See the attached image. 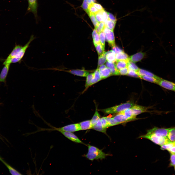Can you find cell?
Masks as SVG:
<instances>
[{
	"label": "cell",
	"mask_w": 175,
	"mask_h": 175,
	"mask_svg": "<svg viewBox=\"0 0 175 175\" xmlns=\"http://www.w3.org/2000/svg\"><path fill=\"white\" fill-rule=\"evenodd\" d=\"M94 74V77L91 81V86L102 79L99 71L97 68L95 71Z\"/></svg>",
	"instance_id": "23"
},
{
	"label": "cell",
	"mask_w": 175,
	"mask_h": 175,
	"mask_svg": "<svg viewBox=\"0 0 175 175\" xmlns=\"http://www.w3.org/2000/svg\"><path fill=\"white\" fill-rule=\"evenodd\" d=\"M108 16V19L113 21L115 22H117V19L116 17L112 14L107 12Z\"/></svg>",
	"instance_id": "50"
},
{
	"label": "cell",
	"mask_w": 175,
	"mask_h": 175,
	"mask_svg": "<svg viewBox=\"0 0 175 175\" xmlns=\"http://www.w3.org/2000/svg\"><path fill=\"white\" fill-rule=\"evenodd\" d=\"M88 152L85 155V157L91 160L96 159H102L109 155L105 154L101 149L94 146L88 145Z\"/></svg>",
	"instance_id": "2"
},
{
	"label": "cell",
	"mask_w": 175,
	"mask_h": 175,
	"mask_svg": "<svg viewBox=\"0 0 175 175\" xmlns=\"http://www.w3.org/2000/svg\"><path fill=\"white\" fill-rule=\"evenodd\" d=\"M73 74L81 77H86L89 74L88 71L82 70H64Z\"/></svg>",
	"instance_id": "15"
},
{
	"label": "cell",
	"mask_w": 175,
	"mask_h": 175,
	"mask_svg": "<svg viewBox=\"0 0 175 175\" xmlns=\"http://www.w3.org/2000/svg\"><path fill=\"white\" fill-rule=\"evenodd\" d=\"M170 163L171 166H175V153H170Z\"/></svg>",
	"instance_id": "48"
},
{
	"label": "cell",
	"mask_w": 175,
	"mask_h": 175,
	"mask_svg": "<svg viewBox=\"0 0 175 175\" xmlns=\"http://www.w3.org/2000/svg\"><path fill=\"white\" fill-rule=\"evenodd\" d=\"M119 75H127L128 72V68L126 67L122 69L119 71Z\"/></svg>",
	"instance_id": "46"
},
{
	"label": "cell",
	"mask_w": 175,
	"mask_h": 175,
	"mask_svg": "<svg viewBox=\"0 0 175 175\" xmlns=\"http://www.w3.org/2000/svg\"><path fill=\"white\" fill-rule=\"evenodd\" d=\"M1 159L0 158V160H1Z\"/></svg>",
	"instance_id": "56"
},
{
	"label": "cell",
	"mask_w": 175,
	"mask_h": 175,
	"mask_svg": "<svg viewBox=\"0 0 175 175\" xmlns=\"http://www.w3.org/2000/svg\"><path fill=\"white\" fill-rule=\"evenodd\" d=\"M99 10L95 14V17L97 21L98 22H103L102 10Z\"/></svg>",
	"instance_id": "41"
},
{
	"label": "cell",
	"mask_w": 175,
	"mask_h": 175,
	"mask_svg": "<svg viewBox=\"0 0 175 175\" xmlns=\"http://www.w3.org/2000/svg\"><path fill=\"white\" fill-rule=\"evenodd\" d=\"M106 67V66L105 65H102L98 67L97 68L99 70H102Z\"/></svg>",
	"instance_id": "53"
},
{
	"label": "cell",
	"mask_w": 175,
	"mask_h": 175,
	"mask_svg": "<svg viewBox=\"0 0 175 175\" xmlns=\"http://www.w3.org/2000/svg\"><path fill=\"white\" fill-rule=\"evenodd\" d=\"M90 4L92 3L91 0H86Z\"/></svg>",
	"instance_id": "54"
},
{
	"label": "cell",
	"mask_w": 175,
	"mask_h": 175,
	"mask_svg": "<svg viewBox=\"0 0 175 175\" xmlns=\"http://www.w3.org/2000/svg\"><path fill=\"white\" fill-rule=\"evenodd\" d=\"M103 32L104 33L105 39L109 45L112 47L115 46L113 31L110 30L105 26Z\"/></svg>",
	"instance_id": "5"
},
{
	"label": "cell",
	"mask_w": 175,
	"mask_h": 175,
	"mask_svg": "<svg viewBox=\"0 0 175 175\" xmlns=\"http://www.w3.org/2000/svg\"><path fill=\"white\" fill-rule=\"evenodd\" d=\"M94 75V73H92L89 74L87 76L85 85V87L86 88H88L91 86V81Z\"/></svg>",
	"instance_id": "33"
},
{
	"label": "cell",
	"mask_w": 175,
	"mask_h": 175,
	"mask_svg": "<svg viewBox=\"0 0 175 175\" xmlns=\"http://www.w3.org/2000/svg\"><path fill=\"white\" fill-rule=\"evenodd\" d=\"M92 3H95L96 2V0H91Z\"/></svg>",
	"instance_id": "55"
},
{
	"label": "cell",
	"mask_w": 175,
	"mask_h": 175,
	"mask_svg": "<svg viewBox=\"0 0 175 175\" xmlns=\"http://www.w3.org/2000/svg\"><path fill=\"white\" fill-rule=\"evenodd\" d=\"M100 41L101 43L104 48H105V35L103 31L99 34Z\"/></svg>",
	"instance_id": "39"
},
{
	"label": "cell",
	"mask_w": 175,
	"mask_h": 175,
	"mask_svg": "<svg viewBox=\"0 0 175 175\" xmlns=\"http://www.w3.org/2000/svg\"><path fill=\"white\" fill-rule=\"evenodd\" d=\"M81 130H85L92 129L91 120L85 121L79 123Z\"/></svg>",
	"instance_id": "20"
},
{
	"label": "cell",
	"mask_w": 175,
	"mask_h": 175,
	"mask_svg": "<svg viewBox=\"0 0 175 175\" xmlns=\"http://www.w3.org/2000/svg\"><path fill=\"white\" fill-rule=\"evenodd\" d=\"M105 27V23L103 22H101L99 23L98 25L96 28V29L97 32L98 34L100 32H103Z\"/></svg>",
	"instance_id": "34"
},
{
	"label": "cell",
	"mask_w": 175,
	"mask_h": 175,
	"mask_svg": "<svg viewBox=\"0 0 175 175\" xmlns=\"http://www.w3.org/2000/svg\"><path fill=\"white\" fill-rule=\"evenodd\" d=\"M1 160L3 163L9 169L10 173L12 175H21L22 174L16 170L8 164L2 159Z\"/></svg>",
	"instance_id": "29"
},
{
	"label": "cell",
	"mask_w": 175,
	"mask_h": 175,
	"mask_svg": "<svg viewBox=\"0 0 175 175\" xmlns=\"http://www.w3.org/2000/svg\"><path fill=\"white\" fill-rule=\"evenodd\" d=\"M90 4L86 0H83V3L81 7L88 15L89 14V7Z\"/></svg>",
	"instance_id": "36"
},
{
	"label": "cell",
	"mask_w": 175,
	"mask_h": 175,
	"mask_svg": "<svg viewBox=\"0 0 175 175\" xmlns=\"http://www.w3.org/2000/svg\"><path fill=\"white\" fill-rule=\"evenodd\" d=\"M170 128H159L155 127L148 130L147 132L153 133L160 137H167L168 131Z\"/></svg>",
	"instance_id": "8"
},
{
	"label": "cell",
	"mask_w": 175,
	"mask_h": 175,
	"mask_svg": "<svg viewBox=\"0 0 175 175\" xmlns=\"http://www.w3.org/2000/svg\"><path fill=\"white\" fill-rule=\"evenodd\" d=\"M133 115L136 116L138 114L146 112L147 108L138 105H134L131 108Z\"/></svg>",
	"instance_id": "12"
},
{
	"label": "cell",
	"mask_w": 175,
	"mask_h": 175,
	"mask_svg": "<svg viewBox=\"0 0 175 175\" xmlns=\"http://www.w3.org/2000/svg\"><path fill=\"white\" fill-rule=\"evenodd\" d=\"M146 54L141 52H138L129 57L130 60L134 63L141 61L145 57Z\"/></svg>",
	"instance_id": "13"
},
{
	"label": "cell",
	"mask_w": 175,
	"mask_h": 175,
	"mask_svg": "<svg viewBox=\"0 0 175 175\" xmlns=\"http://www.w3.org/2000/svg\"><path fill=\"white\" fill-rule=\"evenodd\" d=\"M102 14L103 18V22H105L108 20V16L107 12L105 10H102Z\"/></svg>",
	"instance_id": "47"
},
{
	"label": "cell",
	"mask_w": 175,
	"mask_h": 175,
	"mask_svg": "<svg viewBox=\"0 0 175 175\" xmlns=\"http://www.w3.org/2000/svg\"><path fill=\"white\" fill-rule=\"evenodd\" d=\"M100 119V115L96 108L95 113L91 120L92 127L98 122Z\"/></svg>",
	"instance_id": "28"
},
{
	"label": "cell",
	"mask_w": 175,
	"mask_h": 175,
	"mask_svg": "<svg viewBox=\"0 0 175 175\" xmlns=\"http://www.w3.org/2000/svg\"><path fill=\"white\" fill-rule=\"evenodd\" d=\"M54 130L58 131L59 130H61L70 132L81 130L79 123L70 124L59 128H54Z\"/></svg>",
	"instance_id": "6"
},
{
	"label": "cell",
	"mask_w": 175,
	"mask_h": 175,
	"mask_svg": "<svg viewBox=\"0 0 175 175\" xmlns=\"http://www.w3.org/2000/svg\"><path fill=\"white\" fill-rule=\"evenodd\" d=\"M92 129L96 131L106 134V129L104 128L103 127L100 120L93 126Z\"/></svg>",
	"instance_id": "26"
},
{
	"label": "cell",
	"mask_w": 175,
	"mask_h": 175,
	"mask_svg": "<svg viewBox=\"0 0 175 175\" xmlns=\"http://www.w3.org/2000/svg\"><path fill=\"white\" fill-rule=\"evenodd\" d=\"M158 84L166 89L175 91V83L173 82L161 78Z\"/></svg>",
	"instance_id": "9"
},
{
	"label": "cell",
	"mask_w": 175,
	"mask_h": 175,
	"mask_svg": "<svg viewBox=\"0 0 175 175\" xmlns=\"http://www.w3.org/2000/svg\"><path fill=\"white\" fill-rule=\"evenodd\" d=\"M105 65L107 67L111 70L112 75H119V71L116 68L114 62L107 61L106 62Z\"/></svg>",
	"instance_id": "18"
},
{
	"label": "cell",
	"mask_w": 175,
	"mask_h": 175,
	"mask_svg": "<svg viewBox=\"0 0 175 175\" xmlns=\"http://www.w3.org/2000/svg\"><path fill=\"white\" fill-rule=\"evenodd\" d=\"M100 121L101 122L103 127L104 128H107L110 127V126L106 120L105 117H104L100 118Z\"/></svg>",
	"instance_id": "42"
},
{
	"label": "cell",
	"mask_w": 175,
	"mask_h": 175,
	"mask_svg": "<svg viewBox=\"0 0 175 175\" xmlns=\"http://www.w3.org/2000/svg\"><path fill=\"white\" fill-rule=\"evenodd\" d=\"M127 75L135 78H140L139 76L136 71L129 69H128V72Z\"/></svg>",
	"instance_id": "44"
},
{
	"label": "cell",
	"mask_w": 175,
	"mask_h": 175,
	"mask_svg": "<svg viewBox=\"0 0 175 175\" xmlns=\"http://www.w3.org/2000/svg\"><path fill=\"white\" fill-rule=\"evenodd\" d=\"M131 121L137 119L136 116L133 114L131 108H129L121 112Z\"/></svg>",
	"instance_id": "21"
},
{
	"label": "cell",
	"mask_w": 175,
	"mask_h": 175,
	"mask_svg": "<svg viewBox=\"0 0 175 175\" xmlns=\"http://www.w3.org/2000/svg\"><path fill=\"white\" fill-rule=\"evenodd\" d=\"M116 61L124 60L129 61V57L123 51L115 54Z\"/></svg>",
	"instance_id": "25"
},
{
	"label": "cell",
	"mask_w": 175,
	"mask_h": 175,
	"mask_svg": "<svg viewBox=\"0 0 175 175\" xmlns=\"http://www.w3.org/2000/svg\"><path fill=\"white\" fill-rule=\"evenodd\" d=\"M116 23L109 19L104 22L105 26L112 31H114Z\"/></svg>",
	"instance_id": "30"
},
{
	"label": "cell",
	"mask_w": 175,
	"mask_h": 175,
	"mask_svg": "<svg viewBox=\"0 0 175 175\" xmlns=\"http://www.w3.org/2000/svg\"><path fill=\"white\" fill-rule=\"evenodd\" d=\"M27 0L28 3L27 11L28 12H31L33 13L37 21L38 18L37 14L38 0Z\"/></svg>",
	"instance_id": "7"
},
{
	"label": "cell",
	"mask_w": 175,
	"mask_h": 175,
	"mask_svg": "<svg viewBox=\"0 0 175 175\" xmlns=\"http://www.w3.org/2000/svg\"><path fill=\"white\" fill-rule=\"evenodd\" d=\"M105 55L106 59L108 61L113 62L116 61L115 54L112 50L105 52Z\"/></svg>",
	"instance_id": "19"
},
{
	"label": "cell",
	"mask_w": 175,
	"mask_h": 175,
	"mask_svg": "<svg viewBox=\"0 0 175 175\" xmlns=\"http://www.w3.org/2000/svg\"><path fill=\"white\" fill-rule=\"evenodd\" d=\"M105 52L103 54L99 56L98 62V67L103 65L106 61Z\"/></svg>",
	"instance_id": "31"
},
{
	"label": "cell",
	"mask_w": 175,
	"mask_h": 175,
	"mask_svg": "<svg viewBox=\"0 0 175 175\" xmlns=\"http://www.w3.org/2000/svg\"><path fill=\"white\" fill-rule=\"evenodd\" d=\"M88 16L93 24L95 27H96L99 24V23L96 20L95 16V15L90 14Z\"/></svg>",
	"instance_id": "40"
},
{
	"label": "cell",
	"mask_w": 175,
	"mask_h": 175,
	"mask_svg": "<svg viewBox=\"0 0 175 175\" xmlns=\"http://www.w3.org/2000/svg\"><path fill=\"white\" fill-rule=\"evenodd\" d=\"M113 118L114 122L118 124L130 121L122 112L117 113Z\"/></svg>",
	"instance_id": "11"
},
{
	"label": "cell",
	"mask_w": 175,
	"mask_h": 175,
	"mask_svg": "<svg viewBox=\"0 0 175 175\" xmlns=\"http://www.w3.org/2000/svg\"><path fill=\"white\" fill-rule=\"evenodd\" d=\"M167 150L170 153H175V146L167 149Z\"/></svg>",
	"instance_id": "52"
},
{
	"label": "cell",
	"mask_w": 175,
	"mask_h": 175,
	"mask_svg": "<svg viewBox=\"0 0 175 175\" xmlns=\"http://www.w3.org/2000/svg\"><path fill=\"white\" fill-rule=\"evenodd\" d=\"M93 5L99 10L104 9L102 6L100 4L96 3H92Z\"/></svg>",
	"instance_id": "51"
},
{
	"label": "cell",
	"mask_w": 175,
	"mask_h": 175,
	"mask_svg": "<svg viewBox=\"0 0 175 175\" xmlns=\"http://www.w3.org/2000/svg\"><path fill=\"white\" fill-rule=\"evenodd\" d=\"M130 61L124 60L116 61V62L115 63L116 69L119 71L122 69L128 67V62Z\"/></svg>",
	"instance_id": "16"
},
{
	"label": "cell",
	"mask_w": 175,
	"mask_h": 175,
	"mask_svg": "<svg viewBox=\"0 0 175 175\" xmlns=\"http://www.w3.org/2000/svg\"><path fill=\"white\" fill-rule=\"evenodd\" d=\"M99 11L93 5L92 3L89 4V14H91L95 15Z\"/></svg>",
	"instance_id": "37"
},
{
	"label": "cell",
	"mask_w": 175,
	"mask_h": 175,
	"mask_svg": "<svg viewBox=\"0 0 175 175\" xmlns=\"http://www.w3.org/2000/svg\"><path fill=\"white\" fill-rule=\"evenodd\" d=\"M36 38L33 35H32L28 41L24 46L16 45L11 52L4 61L3 64H11L20 62L24 57L30 43Z\"/></svg>",
	"instance_id": "1"
},
{
	"label": "cell",
	"mask_w": 175,
	"mask_h": 175,
	"mask_svg": "<svg viewBox=\"0 0 175 175\" xmlns=\"http://www.w3.org/2000/svg\"><path fill=\"white\" fill-rule=\"evenodd\" d=\"M10 64L7 63L4 65V66L0 74V82L5 81L9 71Z\"/></svg>",
	"instance_id": "14"
},
{
	"label": "cell",
	"mask_w": 175,
	"mask_h": 175,
	"mask_svg": "<svg viewBox=\"0 0 175 175\" xmlns=\"http://www.w3.org/2000/svg\"><path fill=\"white\" fill-rule=\"evenodd\" d=\"M167 137L170 142H175V127L170 128Z\"/></svg>",
	"instance_id": "24"
},
{
	"label": "cell",
	"mask_w": 175,
	"mask_h": 175,
	"mask_svg": "<svg viewBox=\"0 0 175 175\" xmlns=\"http://www.w3.org/2000/svg\"><path fill=\"white\" fill-rule=\"evenodd\" d=\"M128 69L136 71H138L139 69L134 63L130 60L128 62Z\"/></svg>",
	"instance_id": "38"
},
{
	"label": "cell",
	"mask_w": 175,
	"mask_h": 175,
	"mask_svg": "<svg viewBox=\"0 0 175 175\" xmlns=\"http://www.w3.org/2000/svg\"><path fill=\"white\" fill-rule=\"evenodd\" d=\"M134 105V104L132 102H128L101 110L104 113L107 114L118 113L126 109L131 108Z\"/></svg>",
	"instance_id": "3"
},
{
	"label": "cell",
	"mask_w": 175,
	"mask_h": 175,
	"mask_svg": "<svg viewBox=\"0 0 175 175\" xmlns=\"http://www.w3.org/2000/svg\"><path fill=\"white\" fill-rule=\"evenodd\" d=\"M139 138L148 139L155 143L161 146L170 142L167 137L158 136L153 133L148 132L146 134L140 136Z\"/></svg>",
	"instance_id": "4"
},
{
	"label": "cell",
	"mask_w": 175,
	"mask_h": 175,
	"mask_svg": "<svg viewBox=\"0 0 175 175\" xmlns=\"http://www.w3.org/2000/svg\"><path fill=\"white\" fill-rule=\"evenodd\" d=\"M99 71L102 79L112 75L111 70L107 67Z\"/></svg>",
	"instance_id": "22"
},
{
	"label": "cell",
	"mask_w": 175,
	"mask_h": 175,
	"mask_svg": "<svg viewBox=\"0 0 175 175\" xmlns=\"http://www.w3.org/2000/svg\"></svg>",
	"instance_id": "57"
},
{
	"label": "cell",
	"mask_w": 175,
	"mask_h": 175,
	"mask_svg": "<svg viewBox=\"0 0 175 175\" xmlns=\"http://www.w3.org/2000/svg\"><path fill=\"white\" fill-rule=\"evenodd\" d=\"M105 117L110 127L118 125L117 124L114 122L113 117Z\"/></svg>",
	"instance_id": "43"
},
{
	"label": "cell",
	"mask_w": 175,
	"mask_h": 175,
	"mask_svg": "<svg viewBox=\"0 0 175 175\" xmlns=\"http://www.w3.org/2000/svg\"><path fill=\"white\" fill-rule=\"evenodd\" d=\"M175 146V142H170L161 146L160 148L162 150H167Z\"/></svg>",
	"instance_id": "35"
},
{
	"label": "cell",
	"mask_w": 175,
	"mask_h": 175,
	"mask_svg": "<svg viewBox=\"0 0 175 175\" xmlns=\"http://www.w3.org/2000/svg\"><path fill=\"white\" fill-rule=\"evenodd\" d=\"M96 49L99 56L105 52V48L102 46L100 43L95 45Z\"/></svg>",
	"instance_id": "32"
},
{
	"label": "cell",
	"mask_w": 175,
	"mask_h": 175,
	"mask_svg": "<svg viewBox=\"0 0 175 175\" xmlns=\"http://www.w3.org/2000/svg\"><path fill=\"white\" fill-rule=\"evenodd\" d=\"M58 131L61 133L65 137L77 143L84 144V143L77 136L72 132L61 130H59Z\"/></svg>",
	"instance_id": "10"
},
{
	"label": "cell",
	"mask_w": 175,
	"mask_h": 175,
	"mask_svg": "<svg viewBox=\"0 0 175 175\" xmlns=\"http://www.w3.org/2000/svg\"><path fill=\"white\" fill-rule=\"evenodd\" d=\"M112 48V50L114 52L115 54L123 51L119 47L116 46Z\"/></svg>",
	"instance_id": "49"
},
{
	"label": "cell",
	"mask_w": 175,
	"mask_h": 175,
	"mask_svg": "<svg viewBox=\"0 0 175 175\" xmlns=\"http://www.w3.org/2000/svg\"><path fill=\"white\" fill-rule=\"evenodd\" d=\"M136 72L139 76L145 75L154 77L159 79H161L152 73L142 69H139V70Z\"/></svg>",
	"instance_id": "17"
},
{
	"label": "cell",
	"mask_w": 175,
	"mask_h": 175,
	"mask_svg": "<svg viewBox=\"0 0 175 175\" xmlns=\"http://www.w3.org/2000/svg\"><path fill=\"white\" fill-rule=\"evenodd\" d=\"M140 78L145 80L158 84L159 80L161 79H158L154 77L146 76H140Z\"/></svg>",
	"instance_id": "27"
},
{
	"label": "cell",
	"mask_w": 175,
	"mask_h": 175,
	"mask_svg": "<svg viewBox=\"0 0 175 175\" xmlns=\"http://www.w3.org/2000/svg\"><path fill=\"white\" fill-rule=\"evenodd\" d=\"M92 38L93 39V43L94 45L100 43L99 34L97 33H96L93 37H92Z\"/></svg>",
	"instance_id": "45"
}]
</instances>
